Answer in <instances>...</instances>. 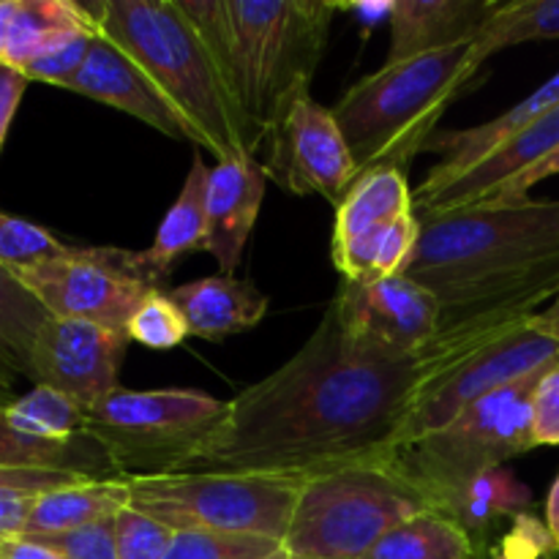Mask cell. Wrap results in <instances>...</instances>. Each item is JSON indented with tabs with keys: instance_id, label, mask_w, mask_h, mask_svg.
Listing matches in <instances>:
<instances>
[{
	"instance_id": "15",
	"label": "cell",
	"mask_w": 559,
	"mask_h": 559,
	"mask_svg": "<svg viewBox=\"0 0 559 559\" xmlns=\"http://www.w3.org/2000/svg\"><path fill=\"white\" fill-rule=\"evenodd\" d=\"M63 91L107 104V107L120 109V112L147 123L151 129L162 131L164 136L194 142L202 147L194 126L167 102V96L153 85L151 76L102 33L93 41L91 55L85 58L82 69L76 71V76Z\"/></svg>"
},
{
	"instance_id": "30",
	"label": "cell",
	"mask_w": 559,
	"mask_h": 559,
	"mask_svg": "<svg viewBox=\"0 0 559 559\" xmlns=\"http://www.w3.org/2000/svg\"><path fill=\"white\" fill-rule=\"evenodd\" d=\"M282 549L278 540L262 535L213 533V530H180L173 535L164 559H265Z\"/></svg>"
},
{
	"instance_id": "47",
	"label": "cell",
	"mask_w": 559,
	"mask_h": 559,
	"mask_svg": "<svg viewBox=\"0 0 559 559\" xmlns=\"http://www.w3.org/2000/svg\"><path fill=\"white\" fill-rule=\"evenodd\" d=\"M16 9H20V0H0V66H3L5 44H9L11 25H14Z\"/></svg>"
},
{
	"instance_id": "39",
	"label": "cell",
	"mask_w": 559,
	"mask_h": 559,
	"mask_svg": "<svg viewBox=\"0 0 559 559\" xmlns=\"http://www.w3.org/2000/svg\"><path fill=\"white\" fill-rule=\"evenodd\" d=\"M559 175V145L551 147L540 162H535L533 167L522 169L519 175L508 178L506 183H500L497 189H491L478 205H489V202H497V205H508V202H519V200H527L530 189L538 183H544L546 178H555Z\"/></svg>"
},
{
	"instance_id": "52",
	"label": "cell",
	"mask_w": 559,
	"mask_h": 559,
	"mask_svg": "<svg viewBox=\"0 0 559 559\" xmlns=\"http://www.w3.org/2000/svg\"><path fill=\"white\" fill-rule=\"evenodd\" d=\"M289 559H311V557H289Z\"/></svg>"
},
{
	"instance_id": "20",
	"label": "cell",
	"mask_w": 559,
	"mask_h": 559,
	"mask_svg": "<svg viewBox=\"0 0 559 559\" xmlns=\"http://www.w3.org/2000/svg\"><path fill=\"white\" fill-rule=\"evenodd\" d=\"M207 175H211V169L197 153L178 200L173 202L167 216L158 224L153 246L145 251H134L136 271L151 289H164V282L175 271L180 257L205 249Z\"/></svg>"
},
{
	"instance_id": "18",
	"label": "cell",
	"mask_w": 559,
	"mask_h": 559,
	"mask_svg": "<svg viewBox=\"0 0 559 559\" xmlns=\"http://www.w3.org/2000/svg\"><path fill=\"white\" fill-rule=\"evenodd\" d=\"M502 0H393L385 63L475 41Z\"/></svg>"
},
{
	"instance_id": "7",
	"label": "cell",
	"mask_w": 559,
	"mask_h": 559,
	"mask_svg": "<svg viewBox=\"0 0 559 559\" xmlns=\"http://www.w3.org/2000/svg\"><path fill=\"white\" fill-rule=\"evenodd\" d=\"M546 369L489 393L451 426L393 453L435 511H442L478 475L538 448L533 440V393Z\"/></svg>"
},
{
	"instance_id": "46",
	"label": "cell",
	"mask_w": 559,
	"mask_h": 559,
	"mask_svg": "<svg viewBox=\"0 0 559 559\" xmlns=\"http://www.w3.org/2000/svg\"><path fill=\"white\" fill-rule=\"evenodd\" d=\"M544 524H546V530H549L555 546L559 549V473L555 475V480H551L549 495H546V519H544Z\"/></svg>"
},
{
	"instance_id": "42",
	"label": "cell",
	"mask_w": 559,
	"mask_h": 559,
	"mask_svg": "<svg viewBox=\"0 0 559 559\" xmlns=\"http://www.w3.org/2000/svg\"><path fill=\"white\" fill-rule=\"evenodd\" d=\"M336 11H347L355 16V22H360L364 31H371L380 22L391 25L393 14V0H364V3H336Z\"/></svg>"
},
{
	"instance_id": "13",
	"label": "cell",
	"mask_w": 559,
	"mask_h": 559,
	"mask_svg": "<svg viewBox=\"0 0 559 559\" xmlns=\"http://www.w3.org/2000/svg\"><path fill=\"white\" fill-rule=\"evenodd\" d=\"M129 342L126 331H109L85 320L49 317L33 342L27 371L33 385L66 393L87 409L120 388L118 374Z\"/></svg>"
},
{
	"instance_id": "3",
	"label": "cell",
	"mask_w": 559,
	"mask_h": 559,
	"mask_svg": "<svg viewBox=\"0 0 559 559\" xmlns=\"http://www.w3.org/2000/svg\"><path fill=\"white\" fill-rule=\"evenodd\" d=\"M216 58L240 112L267 140L311 87L336 3L328 0H178Z\"/></svg>"
},
{
	"instance_id": "1",
	"label": "cell",
	"mask_w": 559,
	"mask_h": 559,
	"mask_svg": "<svg viewBox=\"0 0 559 559\" xmlns=\"http://www.w3.org/2000/svg\"><path fill=\"white\" fill-rule=\"evenodd\" d=\"M513 325L440 328L424 353L404 355L353 331L331 300L309 342L227 402L222 424L173 473L306 480L391 456L426 388Z\"/></svg>"
},
{
	"instance_id": "24",
	"label": "cell",
	"mask_w": 559,
	"mask_h": 559,
	"mask_svg": "<svg viewBox=\"0 0 559 559\" xmlns=\"http://www.w3.org/2000/svg\"><path fill=\"white\" fill-rule=\"evenodd\" d=\"M413 213V189L402 169H374L360 175L342 205L336 207L333 249H342L358 235Z\"/></svg>"
},
{
	"instance_id": "29",
	"label": "cell",
	"mask_w": 559,
	"mask_h": 559,
	"mask_svg": "<svg viewBox=\"0 0 559 559\" xmlns=\"http://www.w3.org/2000/svg\"><path fill=\"white\" fill-rule=\"evenodd\" d=\"M49 311L44 309L41 300L20 282L11 267L0 265V338L11 347L16 360L25 369V377L31 380V349L36 342L38 331L47 325Z\"/></svg>"
},
{
	"instance_id": "12",
	"label": "cell",
	"mask_w": 559,
	"mask_h": 559,
	"mask_svg": "<svg viewBox=\"0 0 559 559\" xmlns=\"http://www.w3.org/2000/svg\"><path fill=\"white\" fill-rule=\"evenodd\" d=\"M265 175L295 197H322L338 207L358 183V167L331 107L300 93L267 134Z\"/></svg>"
},
{
	"instance_id": "10",
	"label": "cell",
	"mask_w": 559,
	"mask_h": 559,
	"mask_svg": "<svg viewBox=\"0 0 559 559\" xmlns=\"http://www.w3.org/2000/svg\"><path fill=\"white\" fill-rule=\"evenodd\" d=\"M555 360H559L557 338L535 331L530 325V317L516 322L502 336H497L495 342H489L478 353L453 366L435 385L426 388L424 396L418 399V404L404 418L402 429L393 440V453L445 429L464 409L478 404L480 399L546 369Z\"/></svg>"
},
{
	"instance_id": "23",
	"label": "cell",
	"mask_w": 559,
	"mask_h": 559,
	"mask_svg": "<svg viewBox=\"0 0 559 559\" xmlns=\"http://www.w3.org/2000/svg\"><path fill=\"white\" fill-rule=\"evenodd\" d=\"M82 31H98L85 3L71 0H20L0 69L20 71L63 38Z\"/></svg>"
},
{
	"instance_id": "49",
	"label": "cell",
	"mask_w": 559,
	"mask_h": 559,
	"mask_svg": "<svg viewBox=\"0 0 559 559\" xmlns=\"http://www.w3.org/2000/svg\"><path fill=\"white\" fill-rule=\"evenodd\" d=\"M9 402H14V399H11V393L0 388V404H9Z\"/></svg>"
},
{
	"instance_id": "48",
	"label": "cell",
	"mask_w": 559,
	"mask_h": 559,
	"mask_svg": "<svg viewBox=\"0 0 559 559\" xmlns=\"http://www.w3.org/2000/svg\"><path fill=\"white\" fill-rule=\"evenodd\" d=\"M265 559H289V551L282 546V549L276 551V555H271V557H265Z\"/></svg>"
},
{
	"instance_id": "26",
	"label": "cell",
	"mask_w": 559,
	"mask_h": 559,
	"mask_svg": "<svg viewBox=\"0 0 559 559\" xmlns=\"http://www.w3.org/2000/svg\"><path fill=\"white\" fill-rule=\"evenodd\" d=\"M364 559H478L473 538L440 511L396 524Z\"/></svg>"
},
{
	"instance_id": "19",
	"label": "cell",
	"mask_w": 559,
	"mask_h": 559,
	"mask_svg": "<svg viewBox=\"0 0 559 559\" xmlns=\"http://www.w3.org/2000/svg\"><path fill=\"white\" fill-rule=\"evenodd\" d=\"M164 293L183 314L189 336L205 342H222L235 333L251 331L267 314V298L254 284L224 273L178 284Z\"/></svg>"
},
{
	"instance_id": "37",
	"label": "cell",
	"mask_w": 559,
	"mask_h": 559,
	"mask_svg": "<svg viewBox=\"0 0 559 559\" xmlns=\"http://www.w3.org/2000/svg\"><path fill=\"white\" fill-rule=\"evenodd\" d=\"M535 445H559V360L540 374L533 393Z\"/></svg>"
},
{
	"instance_id": "9",
	"label": "cell",
	"mask_w": 559,
	"mask_h": 559,
	"mask_svg": "<svg viewBox=\"0 0 559 559\" xmlns=\"http://www.w3.org/2000/svg\"><path fill=\"white\" fill-rule=\"evenodd\" d=\"M129 506L173 533L262 535L284 544L304 480L227 473H167L123 478Z\"/></svg>"
},
{
	"instance_id": "43",
	"label": "cell",
	"mask_w": 559,
	"mask_h": 559,
	"mask_svg": "<svg viewBox=\"0 0 559 559\" xmlns=\"http://www.w3.org/2000/svg\"><path fill=\"white\" fill-rule=\"evenodd\" d=\"M3 559H66L63 555H58L49 546L36 544L31 538H16V540H5L3 544Z\"/></svg>"
},
{
	"instance_id": "32",
	"label": "cell",
	"mask_w": 559,
	"mask_h": 559,
	"mask_svg": "<svg viewBox=\"0 0 559 559\" xmlns=\"http://www.w3.org/2000/svg\"><path fill=\"white\" fill-rule=\"evenodd\" d=\"M126 333H129L131 342L142 344L147 349H175L189 336V328H186V320L178 311V306L167 298V293L153 289L142 300L140 309L134 311Z\"/></svg>"
},
{
	"instance_id": "14",
	"label": "cell",
	"mask_w": 559,
	"mask_h": 559,
	"mask_svg": "<svg viewBox=\"0 0 559 559\" xmlns=\"http://www.w3.org/2000/svg\"><path fill=\"white\" fill-rule=\"evenodd\" d=\"M333 304L353 331L404 355L424 353L440 333L437 295L402 273L377 282L344 278Z\"/></svg>"
},
{
	"instance_id": "33",
	"label": "cell",
	"mask_w": 559,
	"mask_h": 559,
	"mask_svg": "<svg viewBox=\"0 0 559 559\" xmlns=\"http://www.w3.org/2000/svg\"><path fill=\"white\" fill-rule=\"evenodd\" d=\"M98 38V31H82L74 36L63 38L55 47H49L47 52L38 55L36 60L22 69V76L27 82H47V85L66 87L76 76V71L82 69L85 58L91 55L93 41Z\"/></svg>"
},
{
	"instance_id": "22",
	"label": "cell",
	"mask_w": 559,
	"mask_h": 559,
	"mask_svg": "<svg viewBox=\"0 0 559 559\" xmlns=\"http://www.w3.org/2000/svg\"><path fill=\"white\" fill-rule=\"evenodd\" d=\"M530 506H533V491L506 467H495L478 475L469 486H464L451 502H445L440 513L453 519L473 538L480 557L497 524L502 519L513 522L522 513H530Z\"/></svg>"
},
{
	"instance_id": "41",
	"label": "cell",
	"mask_w": 559,
	"mask_h": 559,
	"mask_svg": "<svg viewBox=\"0 0 559 559\" xmlns=\"http://www.w3.org/2000/svg\"><path fill=\"white\" fill-rule=\"evenodd\" d=\"M27 91V80L20 71L0 69V151L5 145V136H9L11 123H14V115L20 109L22 96Z\"/></svg>"
},
{
	"instance_id": "4",
	"label": "cell",
	"mask_w": 559,
	"mask_h": 559,
	"mask_svg": "<svg viewBox=\"0 0 559 559\" xmlns=\"http://www.w3.org/2000/svg\"><path fill=\"white\" fill-rule=\"evenodd\" d=\"M85 5L98 33L118 44L194 126L202 151L216 153L218 162L260 151L265 140L240 112L211 47L180 11L178 0H102Z\"/></svg>"
},
{
	"instance_id": "11",
	"label": "cell",
	"mask_w": 559,
	"mask_h": 559,
	"mask_svg": "<svg viewBox=\"0 0 559 559\" xmlns=\"http://www.w3.org/2000/svg\"><path fill=\"white\" fill-rule=\"evenodd\" d=\"M14 273L49 317L96 322L109 331H126L142 300L153 293L136 271L134 251L104 246H71L60 260Z\"/></svg>"
},
{
	"instance_id": "50",
	"label": "cell",
	"mask_w": 559,
	"mask_h": 559,
	"mask_svg": "<svg viewBox=\"0 0 559 559\" xmlns=\"http://www.w3.org/2000/svg\"><path fill=\"white\" fill-rule=\"evenodd\" d=\"M544 559H559V549H555V551H549V555H546Z\"/></svg>"
},
{
	"instance_id": "38",
	"label": "cell",
	"mask_w": 559,
	"mask_h": 559,
	"mask_svg": "<svg viewBox=\"0 0 559 559\" xmlns=\"http://www.w3.org/2000/svg\"><path fill=\"white\" fill-rule=\"evenodd\" d=\"M85 480H104L96 475L74 473V469H38V467H5L0 464V489L25 491V495H44V491L63 489V486L85 484Z\"/></svg>"
},
{
	"instance_id": "25",
	"label": "cell",
	"mask_w": 559,
	"mask_h": 559,
	"mask_svg": "<svg viewBox=\"0 0 559 559\" xmlns=\"http://www.w3.org/2000/svg\"><path fill=\"white\" fill-rule=\"evenodd\" d=\"M418 216L396 218L391 224L358 235L342 249H333V262L349 282H377L404 271L418 243Z\"/></svg>"
},
{
	"instance_id": "51",
	"label": "cell",
	"mask_w": 559,
	"mask_h": 559,
	"mask_svg": "<svg viewBox=\"0 0 559 559\" xmlns=\"http://www.w3.org/2000/svg\"><path fill=\"white\" fill-rule=\"evenodd\" d=\"M3 544H5V540H0V559H3Z\"/></svg>"
},
{
	"instance_id": "8",
	"label": "cell",
	"mask_w": 559,
	"mask_h": 559,
	"mask_svg": "<svg viewBox=\"0 0 559 559\" xmlns=\"http://www.w3.org/2000/svg\"><path fill=\"white\" fill-rule=\"evenodd\" d=\"M227 415V402L202 391H126L85 409V437L96 442L118 478L167 475Z\"/></svg>"
},
{
	"instance_id": "5",
	"label": "cell",
	"mask_w": 559,
	"mask_h": 559,
	"mask_svg": "<svg viewBox=\"0 0 559 559\" xmlns=\"http://www.w3.org/2000/svg\"><path fill=\"white\" fill-rule=\"evenodd\" d=\"M478 71L473 41H467L385 63L347 87L331 109L358 175L388 167L407 173L413 158L437 136L445 109Z\"/></svg>"
},
{
	"instance_id": "28",
	"label": "cell",
	"mask_w": 559,
	"mask_h": 559,
	"mask_svg": "<svg viewBox=\"0 0 559 559\" xmlns=\"http://www.w3.org/2000/svg\"><path fill=\"white\" fill-rule=\"evenodd\" d=\"M559 38V0H502L473 41V60L484 69L491 55L530 41Z\"/></svg>"
},
{
	"instance_id": "44",
	"label": "cell",
	"mask_w": 559,
	"mask_h": 559,
	"mask_svg": "<svg viewBox=\"0 0 559 559\" xmlns=\"http://www.w3.org/2000/svg\"><path fill=\"white\" fill-rule=\"evenodd\" d=\"M25 377V369H22V364L16 360V355L11 353L9 344L0 338V388L9 393H14V385L16 380H22ZM27 380V377H25Z\"/></svg>"
},
{
	"instance_id": "21",
	"label": "cell",
	"mask_w": 559,
	"mask_h": 559,
	"mask_svg": "<svg viewBox=\"0 0 559 559\" xmlns=\"http://www.w3.org/2000/svg\"><path fill=\"white\" fill-rule=\"evenodd\" d=\"M123 508H129V489L123 478L85 480V484L44 491L33 502L25 538L91 527L104 519H115Z\"/></svg>"
},
{
	"instance_id": "6",
	"label": "cell",
	"mask_w": 559,
	"mask_h": 559,
	"mask_svg": "<svg viewBox=\"0 0 559 559\" xmlns=\"http://www.w3.org/2000/svg\"><path fill=\"white\" fill-rule=\"evenodd\" d=\"M424 511H435L431 500L391 453L306 478L282 546L289 557L364 559Z\"/></svg>"
},
{
	"instance_id": "17",
	"label": "cell",
	"mask_w": 559,
	"mask_h": 559,
	"mask_svg": "<svg viewBox=\"0 0 559 559\" xmlns=\"http://www.w3.org/2000/svg\"><path fill=\"white\" fill-rule=\"evenodd\" d=\"M557 104H559V71L551 76V80H546L538 91L530 93L524 102H519L516 107L497 115V118L486 120V123L473 126V129H462V131H437V136L431 140V145L426 147V151L440 153V162L429 169L424 183H420L418 189H413V205L415 202L429 200V197H435L437 191H442L445 186H451L453 180L462 178L464 173L478 167V164L484 162V158H489L497 147L511 142L519 131L527 129L530 123H535L540 115L555 109Z\"/></svg>"
},
{
	"instance_id": "36",
	"label": "cell",
	"mask_w": 559,
	"mask_h": 559,
	"mask_svg": "<svg viewBox=\"0 0 559 559\" xmlns=\"http://www.w3.org/2000/svg\"><path fill=\"white\" fill-rule=\"evenodd\" d=\"M549 530L533 513H522L511 522V530L497 540L489 559H544L549 551H555Z\"/></svg>"
},
{
	"instance_id": "2",
	"label": "cell",
	"mask_w": 559,
	"mask_h": 559,
	"mask_svg": "<svg viewBox=\"0 0 559 559\" xmlns=\"http://www.w3.org/2000/svg\"><path fill=\"white\" fill-rule=\"evenodd\" d=\"M402 276L442 306L440 328L469 320L511 325L559 295V200L469 205L418 218Z\"/></svg>"
},
{
	"instance_id": "35",
	"label": "cell",
	"mask_w": 559,
	"mask_h": 559,
	"mask_svg": "<svg viewBox=\"0 0 559 559\" xmlns=\"http://www.w3.org/2000/svg\"><path fill=\"white\" fill-rule=\"evenodd\" d=\"M36 544L49 546L66 559H118V533L115 519L91 524V527L71 530L60 535H27Z\"/></svg>"
},
{
	"instance_id": "34",
	"label": "cell",
	"mask_w": 559,
	"mask_h": 559,
	"mask_svg": "<svg viewBox=\"0 0 559 559\" xmlns=\"http://www.w3.org/2000/svg\"><path fill=\"white\" fill-rule=\"evenodd\" d=\"M115 533H118V559H164L175 535L162 522L131 506L115 516Z\"/></svg>"
},
{
	"instance_id": "31",
	"label": "cell",
	"mask_w": 559,
	"mask_h": 559,
	"mask_svg": "<svg viewBox=\"0 0 559 559\" xmlns=\"http://www.w3.org/2000/svg\"><path fill=\"white\" fill-rule=\"evenodd\" d=\"M71 251L58 235L14 213L0 211V265L11 271L44 265V262L60 260Z\"/></svg>"
},
{
	"instance_id": "45",
	"label": "cell",
	"mask_w": 559,
	"mask_h": 559,
	"mask_svg": "<svg viewBox=\"0 0 559 559\" xmlns=\"http://www.w3.org/2000/svg\"><path fill=\"white\" fill-rule=\"evenodd\" d=\"M530 325H533L535 331L546 333V336L557 338L559 342V295H557V300H551L544 311H538V314L530 317Z\"/></svg>"
},
{
	"instance_id": "16",
	"label": "cell",
	"mask_w": 559,
	"mask_h": 559,
	"mask_svg": "<svg viewBox=\"0 0 559 559\" xmlns=\"http://www.w3.org/2000/svg\"><path fill=\"white\" fill-rule=\"evenodd\" d=\"M267 175L257 156L240 153L216 162L207 175L205 249L216 257L218 271L235 276L249 235L260 216Z\"/></svg>"
},
{
	"instance_id": "40",
	"label": "cell",
	"mask_w": 559,
	"mask_h": 559,
	"mask_svg": "<svg viewBox=\"0 0 559 559\" xmlns=\"http://www.w3.org/2000/svg\"><path fill=\"white\" fill-rule=\"evenodd\" d=\"M36 497L38 495L0 489V540L25 538L27 519H31Z\"/></svg>"
},
{
	"instance_id": "27",
	"label": "cell",
	"mask_w": 559,
	"mask_h": 559,
	"mask_svg": "<svg viewBox=\"0 0 559 559\" xmlns=\"http://www.w3.org/2000/svg\"><path fill=\"white\" fill-rule=\"evenodd\" d=\"M5 420L20 435L52 445H80L85 442V409L66 393L47 385H33L25 396L14 399L3 409Z\"/></svg>"
}]
</instances>
